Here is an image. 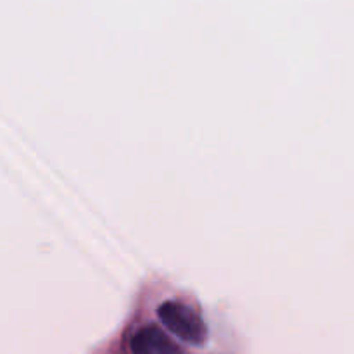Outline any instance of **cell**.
<instances>
[{"label":"cell","instance_id":"2","mask_svg":"<svg viewBox=\"0 0 354 354\" xmlns=\"http://www.w3.org/2000/svg\"><path fill=\"white\" fill-rule=\"evenodd\" d=\"M133 354H183L182 349L156 325L140 328L131 339Z\"/></svg>","mask_w":354,"mask_h":354},{"label":"cell","instance_id":"1","mask_svg":"<svg viewBox=\"0 0 354 354\" xmlns=\"http://www.w3.org/2000/svg\"><path fill=\"white\" fill-rule=\"evenodd\" d=\"M159 320L166 328L183 342L203 346L207 339V328L201 315L189 304L180 301H166L158 310Z\"/></svg>","mask_w":354,"mask_h":354}]
</instances>
